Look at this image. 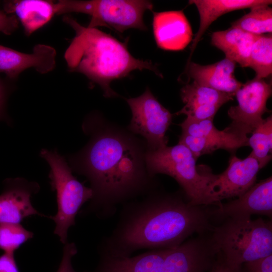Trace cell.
Returning a JSON list of instances; mask_svg holds the SVG:
<instances>
[{
    "mask_svg": "<svg viewBox=\"0 0 272 272\" xmlns=\"http://www.w3.org/2000/svg\"><path fill=\"white\" fill-rule=\"evenodd\" d=\"M83 129L89 142L69 157L72 170L87 178L93 192L82 214L108 218L120 205L158 189L156 176L147 170L143 139L97 114L88 116Z\"/></svg>",
    "mask_w": 272,
    "mask_h": 272,
    "instance_id": "1",
    "label": "cell"
},
{
    "mask_svg": "<svg viewBox=\"0 0 272 272\" xmlns=\"http://www.w3.org/2000/svg\"><path fill=\"white\" fill-rule=\"evenodd\" d=\"M122 206L116 227L99 246L100 255L128 257L143 249L173 248L215 226L210 206L191 205L179 193L157 189Z\"/></svg>",
    "mask_w": 272,
    "mask_h": 272,
    "instance_id": "2",
    "label": "cell"
},
{
    "mask_svg": "<svg viewBox=\"0 0 272 272\" xmlns=\"http://www.w3.org/2000/svg\"><path fill=\"white\" fill-rule=\"evenodd\" d=\"M63 20L76 32L64 53L68 67L100 86L105 97H119L111 88V83L134 70H149L161 76L152 61L133 57L127 42L119 41L97 28L82 26L70 17L65 16Z\"/></svg>",
    "mask_w": 272,
    "mask_h": 272,
    "instance_id": "3",
    "label": "cell"
},
{
    "mask_svg": "<svg viewBox=\"0 0 272 272\" xmlns=\"http://www.w3.org/2000/svg\"><path fill=\"white\" fill-rule=\"evenodd\" d=\"M196 159L184 145H177L155 151H147V170L152 176L164 174L173 178L182 188L184 194L193 206H214L210 186L217 179L207 169H199Z\"/></svg>",
    "mask_w": 272,
    "mask_h": 272,
    "instance_id": "4",
    "label": "cell"
},
{
    "mask_svg": "<svg viewBox=\"0 0 272 272\" xmlns=\"http://www.w3.org/2000/svg\"><path fill=\"white\" fill-rule=\"evenodd\" d=\"M212 237L229 262L239 265L272 255V222L259 218L227 219L215 226Z\"/></svg>",
    "mask_w": 272,
    "mask_h": 272,
    "instance_id": "5",
    "label": "cell"
},
{
    "mask_svg": "<svg viewBox=\"0 0 272 272\" xmlns=\"http://www.w3.org/2000/svg\"><path fill=\"white\" fill-rule=\"evenodd\" d=\"M40 156L49 165L50 184L56 193L57 211L50 217L55 224L54 233L65 244L69 228L76 224V216L83 205L92 197V190L73 175L71 167L57 152L42 149Z\"/></svg>",
    "mask_w": 272,
    "mask_h": 272,
    "instance_id": "6",
    "label": "cell"
},
{
    "mask_svg": "<svg viewBox=\"0 0 272 272\" xmlns=\"http://www.w3.org/2000/svg\"><path fill=\"white\" fill-rule=\"evenodd\" d=\"M153 8L152 2L144 0H60L55 3L56 14H87L91 17L88 27H107L119 33L129 29L147 30L144 15Z\"/></svg>",
    "mask_w": 272,
    "mask_h": 272,
    "instance_id": "7",
    "label": "cell"
},
{
    "mask_svg": "<svg viewBox=\"0 0 272 272\" xmlns=\"http://www.w3.org/2000/svg\"><path fill=\"white\" fill-rule=\"evenodd\" d=\"M131 112L127 129L141 135L148 151L167 146L166 132L172 122V114L152 94L149 88L140 96L126 99Z\"/></svg>",
    "mask_w": 272,
    "mask_h": 272,
    "instance_id": "8",
    "label": "cell"
},
{
    "mask_svg": "<svg viewBox=\"0 0 272 272\" xmlns=\"http://www.w3.org/2000/svg\"><path fill=\"white\" fill-rule=\"evenodd\" d=\"M271 84L263 79L254 78L243 84L235 93L238 105L228 111L232 119L226 128L229 131L247 136L262 121L267 112L266 102L271 95Z\"/></svg>",
    "mask_w": 272,
    "mask_h": 272,
    "instance_id": "9",
    "label": "cell"
},
{
    "mask_svg": "<svg viewBox=\"0 0 272 272\" xmlns=\"http://www.w3.org/2000/svg\"><path fill=\"white\" fill-rule=\"evenodd\" d=\"M213 223H220L227 219L251 218L253 215L272 217L271 176L255 183L237 198L211 207Z\"/></svg>",
    "mask_w": 272,
    "mask_h": 272,
    "instance_id": "10",
    "label": "cell"
},
{
    "mask_svg": "<svg viewBox=\"0 0 272 272\" xmlns=\"http://www.w3.org/2000/svg\"><path fill=\"white\" fill-rule=\"evenodd\" d=\"M262 168L250 154L244 159L232 156L227 169L218 175L210 186L214 205L219 206L224 199L238 197L245 193L255 183L257 174Z\"/></svg>",
    "mask_w": 272,
    "mask_h": 272,
    "instance_id": "11",
    "label": "cell"
},
{
    "mask_svg": "<svg viewBox=\"0 0 272 272\" xmlns=\"http://www.w3.org/2000/svg\"><path fill=\"white\" fill-rule=\"evenodd\" d=\"M38 185L22 178L7 179L0 194V223L20 224L33 215L43 216L33 206L31 197Z\"/></svg>",
    "mask_w": 272,
    "mask_h": 272,
    "instance_id": "12",
    "label": "cell"
},
{
    "mask_svg": "<svg viewBox=\"0 0 272 272\" xmlns=\"http://www.w3.org/2000/svg\"><path fill=\"white\" fill-rule=\"evenodd\" d=\"M153 29L160 48L182 50L192 41L190 24L182 10L153 12Z\"/></svg>",
    "mask_w": 272,
    "mask_h": 272,
    "instance_id": "13",
    "label": "cell"
},
{
    "mask_svg": "<svg viewBox=\"0 0 272 272\" xmlns=\"http://www.w3.org/2000/svg\"><path fill=\"white\" fill-rule=\"evenodd\" d=\"M56 51L44 44L35 46L32 53H24L0 45V73L16 79L25 70L33 67L40 74L52 71L55 66Z\"/></svg>",
    "mask_w": 272,
    "mask_h": 272,
    "instance_id": "14",
    "label": "cell"
},
{
    "mask_svg": "<svg viewBox=\"0 0 272 272\" xmlns=\"http://www.w3.org/2000/svg\"><path fill=\"white\" fill-rule=\"evenodd\" d=\"M236 64L226 57L206 65L191 62L188 63V72L189 77L199 85L235 96L243 85L234 76Z\"/></svg>",
    "mask_w": 272,
    "mask_h": 272,
    "instance_id": "15",
    "label": "cell"
},
{
    "mask_svg": "<svg viewBox=\"0 0 272 272\" xmlns=\"http://www.w3.org/2000/svg\"><path fill=\"white\" fill-rule=\"evenodd\" d=\"M197 9L199 17V27L192 39L189 60L196 45L211 24L219 17L228 12L261 6H270V0H191ZM188 60V61H189Z\"/></svg>",
    "mask_w": 272,
    "mask_h": 272,
    "instance_id": "16",
    "label": "cell"
},
{
    "mask_svg": "<svg viewBox=\"0 0 272 272\" xmlns=\"http://www.w3.org/2000/svg\"><path fill=\"white\" fill-rule=\"evenodd\" d=\"M4 12L14 15L30 35L47 23L56 14L55 3L46 0L7 1L4 3Z\"/></svg>",
    "mask_w": 272,
    "mask_h": 272,
    "instance_id": "17",
    "label": "cell"
},
{
    "mask_svg": "<svg viewBox=\"0 0 272 272\" xmlns=\"http://www.w3.org/2000/svg\"><path fill=\"white\" fill-rule=\"evenodd\" d=\"M260 36L231 26L213 33L211 43L225 53L226 58L245 67H248L252 46Z\"/></svg>",
    "mask_w": 272,
    "mask_h": 272,
    "instance_id": "18",
    "label": "cell"
},
{
    "mask_svg": "<svg viewBox=\"0 0 272 272\" xmlns=\"http://www.w3.org/2000/svg\"><path fill=\"white\" fill-rule=\"evenodd\" d=\"M180 96L185 105L176 113L177 115L200 106L215 105L221 107L232 100L234 95L200 85L193 81L181 88Z\"/></svg>",
    "mask_w": 272,
    "mask_h": 272,
    "instance_id": "19",
    "label": "cell"
},
{
    "mask_svg": "<svg viewBox=\"0 0 272 272\" xmlns=\"http://www.w3.org/2000/svg\"><path fill=\"white\" fill-rule=\"evenodd\" d=\"M178 143L186 146L196 160L202 155L210 154L218 149L233 152L241 147L249 146L247 136H239L229 139H213L183 133L179 137Z\"/></svg>",
    "mask_w": 272,
    "mask_h": 272,
    "instance_id": "20",
    "label": "cell"
},
{
    "mask_svg": "<svg viewBox=\"0 0 272 272\" xmlns=\"http://www.w3.org/2000/svg\"><path fill=\"white\" fill-rule=\"evenodd\" d=\"M248 67L255 72V78L263 79L272 73V35H261L253 43Z\"/></svg>",
    "mask_w": 272,
    "mask_h": 272,
    "instance_id": "21",
    "label": "cell"
},
{
    "mask_svg": "<svg viewBox=\"0 0 272 272\" xmlns=\"http://www.w3.org/2000/svg\"><path fill=\"white\" fill-rule=\"evenodd\" d=\"M248 13L232 23V27L256 35L272 32V9L269 6L252 8Z\"/></svg>",
    "mask_w": 272,
    "mask_h": 272,
    "instance_id": "22",
    "label": "cell"
},
{
    "mask_svg": "<svg viewBox=\"0 0 272 272\" xmlns=\"http://www.w3.org/2000/svg\"><path fill=\"white\" fill-rule=\"evenodd\" d=\"M248 138V144L252 151L250 154L255 158L263 167L271 160L272 149V117L269 116L254 128Z\"/></svg>",
    "mask_w": 272,
    "mask_h": 272,
    "instance_id": "23",
    "label": "cell"
},
{
    "mask_svg": "<svg viewBox=\"0 0 272 272\" xmlns=\"http://www.w3.org/2000/svg\"><path fill=\"white\" fill-rule=\"evenodd\" d=\"M33 235L20 224L0 223V249L4 253L14 254Z\"/></svg>",
    "mask_w": 272,
    "mask_h": 272,
    "instance_id": "24",
    "label": "cell"
},
{
    "mask_svg": "<svg viewBox=\"0 0 272 272\" xmlns=\"http://www.w3.org/2000/svg\"><path fill=\"white\" fill-rule=\"evenodd\" d=\"M77 251V246L74 243L65 244L61 261L56 272H76L72 265V259Z\"/></svg>",
    "mask_w": 272,
    "mask_h": 272,
    "instance_id": "25",
    "label": "cell"
},
{
    "mask_svg": "<svg viewBox=\"0 0 272 272\" xmlns=\"http://www.w3.org/2000/svg\"><path fill=\"white\" fill-rule=\"evenodd\" d=\"M209 272H244L242 265L231 263L228 261L220 251L214 260Z\"/></svg>",
    "mask_w": 272,
    "mask_h": 272,
    "instance_id": "26",
    "label": "cell"
},
{
    "mask_svg": "<svg viewBox=\"0 0 272 272\" xmlns=\"http://www.w3.org/2000/svg\"><path fill=\"white\" fill-rule=\"evenodd\" d=\"M244 272H272V255L242 265Z\"/></svg>",
    "mask_w": 272,
    "mask_h": 272,
    "instance_id": "27",
    "label": "cell"
},
{
    "mask_svg": "<svg viewBox=\"0 0 272 272\" xmlns=\"http://www.w3.org/2000/svg\"><path fill=\"white\" fill-rule=\"evenodd\" d=\"M18 19L15 15H8L0 10V32L10 35L18 28Z\"/></svg>",
    "mask_w": 272,
    "mask_h": 272,
    "instance_id": "28",
    "label": "cell"
},
{
    "mask_svg": "<svg viewBox=\"0 0 272 272\" xmlns=\"http://www.w3.org/2000/svg\"><path fill=\"white\" fill-rule=\"evenodd\" d=\"M0 272H20L14 254L4 253L0 256Z\"/></svg>",
    "mask_w": 272,
    "mask_h": 272,
    "instance_id": "29",
    "label": "cell"
},
{
    "mask_svg": "<svg viewBox=\"0 0 272 272\" xmlns=\"http://www.w3.org/2000/svg\"><path fill=\"white\" fill-rule=\"evenodd\" d=\"M7 96V88L0 79V120L6 119L5 108Z\"/></svg>",
    "mask_w": 272,
    "mask_h": 272,
    "instance_id": "30",
    "label": "cell"
}]
</instances>
